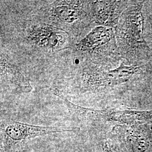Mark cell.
Masks as SVG:
<instances>
[{
  "label": "cell",
  "mask_w": 152,
  "mask_h": 152,
  "mask_svg": "<svg viewBox=\"0 0 152 152\" xmlns=\"http://www.w3.org/2000/svg\"><path fill=\"white\" fill-rule=\"evenodd\" d=\"M144 1H130L115 28L121 58L131 65L152 63V49L144 37Z\"/></svg>",
  "instance_id": "obj_1"
},
{
  "label": "cell",
  "mask_w": 152,
  "mask_h": 152,
  "mask_svg": "<svg viewBox=\"0 0 152 152\" xmlns=\"http://www.w3.org/2000/svg\"><path fill=\"white\" fill-rule=\"evenodd\" d=\"M75 47L77 51L92 56L105 69V66L115 64L122 59L112 28L98 26L77 42Z\"/></svg>",
  "instance_id": "obj_2"
},
{
  "label": "cell",
  "mask_w": 152,
  "mask_h": 152,
  "mask_svg": "<svg viewBox=\"0 0 152 152\" xmlns=\"http://www.w3.org/2000/svg\"><path fill=\"white\" fill-rule=\"evenodd\" d=\"M79 130L77 127L38 126L11 121L1 127V152H19L26 143L34 138Z\"/></svg>",
  "instance_id": "obj_3"
},
{
  "label": "cell",
  "mask_w": 152,
  "mask_h": 152,
  "mask_svg": "<svg viewBox=\"0 0 152 152\" xmlns=\"http://www.w3.org/2000/svg\"><path fill=\"white\" fill-rule=\"evenodd\" d=\"M27 33L29 42L45 52H58L68 48L69 44V36L65 30L48 24H34Z\"/></svg>",
  "instance_id": "obj_4"
},
{
  "label": "cell",
  "mask_w": 152,
  "mask_h": 152,
  "mask_svg": "<svg viewBox=\"0 0 152 152\" xmlns=\"http://www.w3.org/2000/svg\"><path fill=\"white\" fill-rule=\"evenodd\" d=\"M85 113L87 118L104 120L117 125L140 126L152 124V109H96L86 108Z\"/></svg>",
  "instance_id": "obj_5"
},
{
  "label": "cell",
  "mask_w": 152,
  "mask_h": 152,
  "mask_svg": "<svg viewBox=\"0 0 152 152\" xmlns=\"http://www.w3.org/2000/svg\"><path fill=\"white\" fill-rule=\"evenodd\" d=\"M151 129L147 125H116L113 132L127 152H152Z\"/></svg>",
  "instance_id": "obj_6"
},
{
  "label": "cell",
  "mask_w": 152,
  "mask_h": 152,
  "mask_svg": "<svg viewBox=\"0 0 152 152\" xmlns=\"http://www.w3.org/2000/svg\"><path fill=\"white\" fill-rule=\"evenodd\" d=\"M130 1H90L92 19L99 26L115 29Z\"/></svg>",
  "instance_id": "obj_7"
},
{
  "label": "cell",
  "mask_w": 152,
  "mask_h": 152,
  "mask_svg": "<svg viewBox=\"0 0 152 152\" xmlns=\"http://www.w3.org/2000/svg\"><path fill=\"white\" fill-rule=\"evenodd\" d=\"M81 4L80 1H56L50 10L51 15L58 22L75 24L86 15Z\"/></svg>",
  "instance_id": "obj_8"
},
{
  "label": "cell",
  "mask_w": 152,
  "mask_h": 152,
  "mask_svg": "<svg viewBox=\"0 0 152 152\" xmlns=\"http://www.w3.org/2000/svg\"><path fill=\"white\" fill-rule=\"evenodd\" d=\"M1 80L12 85L23 92H30L32 87L18 67L5 55L1 53Z\"/></svg>",
  "instance_id": "obj_9"
},
{
  "label": "cell",
  "mask_w": 152,
  "mask_h": 152,
  "mask_svg": "<svg viewBox=\"0 0 152 152\" xmlns=\"http://www.w3.org/2000/svg\"><path fill=\"white\" fill-rule=\"evenodd\" d=\"M142 13L144 18V37L152 49V1H144Z\"/></svg>",
  "instance_id": "obj_10"
},
{
  "label": "cell",
  "mask_w": 152,
  "mask_h": 152,
  "mask_svg": "<svg viewBox=\"0 0 152 152\" xmlns=\"http://www.w3.org/2000/svg\"><path fill=\"white\" fill-rule=\"evenodd\" d=\"M99 152H126L125 149L120 141L110 139L100 140L98 142Z\"/></svg>",
  "instance_id": "obj_11"
},
{
  "label": "cell",
  "mask_w": 152,
  "mask_h": 152,
  "mask_svg": "<svg viewBox=\"0 0 152 152\" xmlns=\"http://www.w3.org/2000/svg\"><path fill=\"white\" fill-rule=\"evenodd\" d=\"M151 129H152V126H151Z\"/></svg>",
  "instance_id": "obj_12"
}]
</instances>
